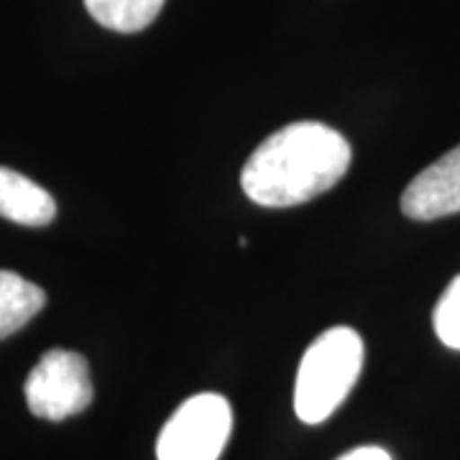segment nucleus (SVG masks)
Returning <instances> with one entry per match:
<instances>
[{
    "label": "nucleus",
    "mask_w": 460,
    "mask_h": 460,
    "mask_svg": "<svg viewBox=\"0 0 460 460\" xmlns=\"http://www.w3.org/2000/svg\"><path fill=\"white\" fill-rule=\"evenodd\" d=\"M343 133L317 120L289 123L248 156L241 187L261 208H295L328 192L350 166Z\"/></svg>",
    "instance_id": "1"
},
{
    "label": "nucleus",
    "mask_w": 460,
    "mask_h": 460,
    "mask_svg": "<svg viewBox=\"0 0 460 460\" xmlns=\"http://www.w3.org/2000/svg\"><path fill=\"white\" fill-rule=\"evenodd\" d=\"M363 366V341L353 328H330L299 363L295 411L307 425L325 422L356 386Z\"/></svg>",
    "instance_id": "2"
},
{
    "label": "nucleus",
    "mask_w": 460,
    "mask_h": 460,
    "mask_svg": "<svg viewBox=\"0 0 460 460\" xmlns=\"http://www.w3.org/2000/svg\"><path fill=\"white\" fill-rule=\"evenodd\" d=\"M233 429V410L220 394H198L187 399L169 417L159 440V460H217Z\"/></svg>",
    "instance_id": "3"
},
{
    "label": "nucleus",
    "mask_w": 460,
    "mask_h": 460,
    "mask_svg": "<svg viewBox=\"0 0 460 460\" xmlns=\"http://www.w3.org/2000/svg\"><path fill=\"white\" fill-rule=\"evenodd\" d=\"M26 404L36 417L62 422L93 404V378L84 356L65 348H51L23 384Z\"/></svg>",
    "instance_id": "4"
},
{
    "label": "nucleus",
    "mask_w": 460,
    "mask_h": 460,
    "mask_svg": "<svg viewBox=\"0 0 460 460\" xmlns=\"http://www.w3.org/2000/svg\"><path fill=\"white\" fill-rule=\"evenodd\" d=\"M402 213L425 223L460 213V146L447 151L407 184Z\"/></svg>",
    "instance_id": "5"
},
{
    "label": "nucleus",
    "mask_w": 460,
    "mask_h": 460,
    "mask_svg": "<svg viewBox=\"0 0 460 460\" xmlns=\"http://www.w3.org/2000/svg\"><path fill=\"white\" fill-rule=\"evenodd\" d=\"M0 217L18 226L41 228L57 217V202L33 180L0 166Z\"/></svg>",
    "instance_id": "6"
},
{
    "label": "nucleus",
    "mask_w": 460,
    "mask_h": 460,
    "mask_svg": "<svg viewBox=\"0 0 460 460\" xmlns=\"http://www.w3.org/2000/svg\"><path fill=\"white\" fill-rule=\"evenodd\" d=\"M47 307V292L16 271L0 269V341L13 335Z\"/></svg>",
    "instance_id": "7"
},
{
    "label": "nucleus",
    "mask_w": 460,
    "mask_h": 460,
    "mask_svg": "<svg viewBox=\"0 0 460 460\" xmlns=\"http://www.w3.org/2000/svg\"><path fill=\"white\" fill-rule=\"evenodd\" d=\"M87 13L102 29L118 33H138L162 13L166 0H83Z\"/></svg>",
    "instance_id": "8"
},
{
    "label": "nucleus",
    "mask_w": 460,
    "mask_h": 460,
    "mask_svg": "<svg viewBox=\"0 0 460 460\" xmlns=\"http://www.w3.org/2000/svg\"><path fill=\"white\" fill-rule=\"evenodd\" d=\"M432 325H435L438 338L447 348L460 350V274L447 284V289L440 296L432 313Z\"/></svg>",
    "instance_id": "9"
},
{
    "label": "nucleus",
    "mask_w": 460,
    "mask_h": 460,
    "mask_svg": "<svg viewBox=\"0 0 460 460\" xmlns=\"http://www.w3.org/2000/svg\"><path fill=\"white\" fill-rule=\"evenodd\" d=\"M338 460H392V456L384 447H376V445H361V447L345 453L343 458Z\"/></svg>",
    "instance_id": "10"
}]
</instances>
